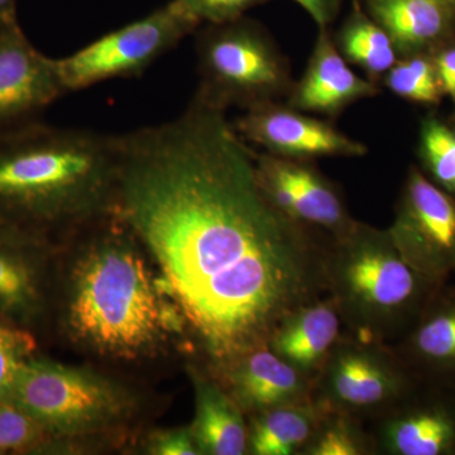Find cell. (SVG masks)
I'll return each mask as SVG.
<instances>
[{
	"label": "cell",
	"instance_id": "31",
	"mask_svg": "<svg viewBox=\"0 0 455 455\" xmlns=\"http://www.w3.org/2000/svg\"><path fill=\"white\" fill-rule=\"evenodd\" d=\"M311 17L319 28H328L339 14L341 0H293Z\"/></svg>",
	"mask_w": 455,
	"mask_h": 455
},
{
	"label": "cell",
	"instance_id": "34",
	"mask_svg": "<svg viewBox=\"0 0 455 455\" xmlns=\"http://www.w3.org/2000/svg\"><path fill=\"white\" fill-rule=\"evenodd\" d=\"M0 454H4V453H3V451H2V449H0Z\"/></svg>",
	"mask_w": 455,
	"mask_h": 455
},
{
	"label": "cell",
	"instance_id": "14",
	"mask_svg": "<svg viewBox=\"0 0 455 455\" xmlns=\"http://www.w3.org/2000/svg\"><path fill=\"white\" fill-rule=\"evenodd\" d=\"M220 381L245 415L313 400L315 379L287 363L267 344L236 359Z\"/></svg>",
	"mask_w": 455,
	"mask_h": 455
},
{
	"label": "cell",
	"instance_id": "30",
	"mask_svg": "<svg viewBox=\"0 0 455 455\" xmlns=\"http://www.w3.org/2000/svg\"><path fill=\"white\" fill-rule=\"evenodd\" d=\"M433 60L443 94L455 100V46L442 47Z\"/></svg>",
	"mask_w": 455,
	"mask_h": 455
},
{
	"label": "cell",
	"instance_id": "1",
	"mask_svg": "<svg viewBox=\"0 0 455 455\" xmlns=\"http://www.w3.org/2000/svg\"><path fill=\"white\" fill-rule=\"evenodd\" d=\"M119 145L116 214L160 268L215 379L328 295L331 238L269 202L227 110L196 95L178 118Z\"/></svg>",
	"mask_w": 455,
	"mask_h": 455
},
{
	"label": "cell",
	"instance_id": "11",
	"mask_svg": "<svg viewBox=\"0 0 455 455\" xmlns=\"http://www.w3.org/2000/svg\"><path fill=\"white\" fill-rule=\"evenodd\" d=\"M254 164L263 193L290 220L329 238L346 235L357 223L340 191L311 161L254 152Z\"/></svg>",
	"mask_w": 455,
	"mask_h": 455
},
{
	"label": "cell",
	"instance_id": "32",
	"mask_svg": "<svg viewBox=\"0 0 455 455\" xmlns=\"http://www.w3.org/2000/svg\"><path fill=\"white\" fill-rule=\"evenodd\" d=\"M17 20V0H0V25Z\"/></svg>",
	"mask_w": 455,
	"mask_h": 455
},
{
	"label": "cell",
	"instance_id": "16",
	"mask_svg": "<svg viewBox=\"0 0 455 455\" xmlns=\"http://www.w3.org/2000/svg\"><path fill=\"white\" fill-rule=\"evenodd\" d=\"M419 381L455 386V287H440L420 319L390 344Z\"/></svg>",
	"mask_w": 455,
	"mask_h": 455
},
{
	"label": "cell",
	"instance_id": "24",
	"mask_svg": "<svg viewBox=\"0 0 455 455\" xmlns=\"http://www.w3.org/2000/svg\"><path fill=\"white\" fill-rule=\"evenodd\" d=\"M382 79L394 94L414 103L438 106L444 95L429 53L400 57Z\"/></svg>",
	"mask_w": 455,
	"mask_h": 455
},
{
	"label": "cell",
	"instance_id": "3",
	"mask_svg": "<svg viewBox=\"0 0 455 455\" xmlns=\"http://www.w3.org/2000/svg\"><path fill=\"white\" fill-rule=\"evenodd\" d=\"M68 287L71 335L101 355H151L187 329L163 280L147 266L140 242L116 214L85 228Z\"/></svg>",
	"mask_w": 455,
	"mask_h": 455
},
{
	"label": "cell",
	"instance_id": "2",
	"mask_svg": "<svg viewBox=\"0 0 455 455\" xmlns=\"http://www.w3.org/2000/svg\"><path fill=\"white\" fill-rule=\"evenodd\" d=\"M119 136L38 122L0 136V220L44 235L116 214Z\"/></svg>",
	"mask_w": 455,
	"mask_h": 455
},
{
	"label": "cell",
	"instance_id": "20",
	"mask_svg": "<svg viewBox=\"0 0 455 455\" xmlns=\"http://www.w3.org/2000/svg\"><path fill=\"white\" fill-rule=\"evenodd\" d=\"M41 235L0 220V314L26 320L40 311L42 283L32 247Z\"/></svg>",
	"mask_w": 455,
	"mask_h": 455
},
{
	"label": "cell",
	"instance_id": "4",
	"mask_svg": "<svg viewBox=\"0 0 455 455\" xmlns=\"http://www.w3.org/2000/svg\"><path fill=\"white\" fill-rule=\"evenodd\" d=\"M325 275L344 331L383 344L401 339L447 283L411 267L388 229L358 220L346 235L329 241Z\"/></svg>",
	"mask_w": 455,
	"mask_h": 455
},
{
	"label": "cell",
	"instance_id": "26",
	"mask_svg": "<svg viewBox=\"0 0 455 455\" xmlns=\"http://www.w3.org/2000/svg\"><path fill=\"white\" fill-rule=\"evenodd\" d=\"M53 438L31 414L14 401L0 400V449L7 451H35Z\"/></svg>",
	"mask_w": 455,
	"mask_h": 455
},
{
	"label": "cell",
	"instance_id": "17",
	"mask_svg": "<svg viewBox=\"0 0 455 455\" xmlns=\"http://www.w3.org/2000/svg\"><path fill=\"white\" fill-rule=\"evenodd\" d=\"M343 334L337 302L325 295L284 317L267 346L287 363L315 379Z\"/></svg>",
	"mask_w": 455,
	"mask_h": 455
},
{
	"label": "cell",
	"instance_id": "7",
	"mask_svg": "<svg viewBox=\"0 0 455 455\" xmlns=\"http://www.w3.org/2000/svg\"><path fill=\"white\" fill-rule=\"evenodd\" d=\"M200 28L175 0L57 60L66 94L114 79H133Z\"/></svg>",
	"mask_w": 455,
	"mask_h": 455
},
{
	"label": "cell",
	"instance_id": "9",
	"mask_svg": "<svg viewBox=\"0 0 455 455\" xmlns=\"http://www.w3.org/2000/svg\"><path fill=\"white\" fill-rule=\"evenodd\" d=\"M398 252L425 276L447 283L455 272V196L411 167L387 228Z\"/></svg>",
	"mask_w": 455,
	"mask_h": 455
},
{
	"label": "cell",
	"instance_id": "21",
	"mask_svg": "<svg viewBox=\"0 0 455 455\" xmlns=\"http://www.w3.org/2000/svg\"><path fill=\"white\" fill-rule=\"evenodd\" d=\"M323 414L324 409L311 400L248 415L247 454H300Z\"/></svg>",
	"mask_w": 455,
	"mask_h": 455
},
{
	"label": "cell",
	"instance_id": "22",
	"mask_svg": "<svg viewBox=\"0 0 455 455\" xmlns=\"http://www.w3.org/2000/svg\"><path fill=\"white\" fill-rule=\"evenodd\" d=\"M334 41L344 59L361 68L374 83L385 76L400 59L390 36L362 8L358 0H353L352 11Z\"/></svg>",
	"mask_w": 455,
	"mask_h": 455
},
{
	"label": "cell",
	"instance_id": "8",
	"mask_svg": "<svg viewBox=\"0 0 455 455\" xmlns=\"http://www.w3.org/2000/svg\"><path fill=\"white\" fill-rule=\"evenodd\" d=\"M414 383L390 344L359 339L344 331L315 377L313 401L326 411L372 423Z\"/></svg>",
	"mask_w": 455,
	"mask_h": 455
},
{
	"label": "cell",
	"instance_id": "6",
	"mask_svg": "<svg viewBox=\"0 0 455 455\" xmlns=\"http://www.w3.org/2000/svg\"><path fill=\"white\" fill-rule=\"evenodd\" d=\"M9 400L56 439L92 436L130 420L136 398L121 383L85 368L32 358Z\"/></svg>",
	"mask_w": 455,
	"mask_h": 455
},
{
	"label": "cell",
	"instance_id": "18",
	"mask_svg": "<svg viewBox=\"0 0 455 455\" xmlns=\"http://www.w3.org/2000/svg\"><path fill=\"white\" fill-rule=\"evenodd\" d=\"M188 370L196 398L190 429L200 454H247L248 424L243 410L208 371L194 364Z\"/></svg>",
	"mask_w": 455,
	"mask_h": 455
},
{
	"label": "cell",
	"instance_id": "27",
	"mask_svg": "<svg viewBox=\"0 0 455 455\" xmlns=\"http://www.w3.org/2000/svg\"><path fill=\"white\" fill-rule=\"evenodd\" d=\"M35 348V339L28 331L0 320V400L11 398Z\"/></svg>",
	"mask_w": 455,
	"mask_h": 455
},
{
	"label": "cell",
	"instance_id": "5",
	"mask_svg": "<svg viewBox=\"0 0 455 455\" xmlns=\"http://www.w3.org/2000/svg\"><path fill=\"white\" fill-rule=\"evenodd\" d=\"M196 97L228 110L289 97L290 66L265 27L248 17L197 28Z\"/></svg>",
	"mask_w": 455,
	"mask_h": 455
},
{
	"label": "cell",
	"instance_id": "23",
	"mask_svg": "<svg viewBox=\"0 0 455 455\" xmlns=\"http://www.w3.org/2000/svg\"><path fill=\"white\" fill-rule=\"evenodd\" d=\"M299 455H374L364 421L344 412L326 411Z\"/></svg>",
	"mask_w": 455,
	"mask_h": 455
},
{
	"label": "cell",
	"instance_id": "28",
	"mask_svg": "<svg viewBox=\"0 0 455 455\" xmlns=\"http://www.w3.org/2000/svg\"><path fill=\"white\" fill-rule=\"evenodd\" d=\"M188 17L204 25H220L244 17L251 9L269 0H175Z\"/></svg>",
	"mask_w": 455,
	"mask_h": 455
},
{
	"label": "cell",
	"instance_id": "29",
	"mask_svg": "<svg viewBox=\"0 0 455 455\" xmlns=\"http://www.w3.org/2000/svg\"><path fill=\"white\" fill-rule=\"evenodd\" d=\"M147 451L154 455H200L190 427L156 431L147 440Z\"/></svg>",
	"mask_w": 455,
	"mask_h": 455
},
{
	"label": "cell",
	"instance_id": "13",
	"mask_svg": "<svg viewBox=\"0 0 455 455\" xmlns=\"http://www.w3.org/2000/svg\"><path fill=\"white\" fill-rule=\"evenodd\" d=\"M235 131L247 143L262 147L266 154L292 160L320 157H363L364 143L350 139L322 119L314 118L278 101L244 110Z\"/></svg>",
	"mask_w": 455,
	"mask_h": 455
},
{
	"label": "cell",
	"instance_id": "10",
	"mask_svg": "<svg viewBox=\"0 0 455 455\" xmlns=\"http://www.w3.org/2000/svg\"><path fill=\"white\" fill-rule=\"evenodd\" d=\"M371 424L374 455H455V386L415 379Z\"/></svg>",
	"mask_w": 455,
	"mask_h": 455
},
{
	"label": "cell",
	"instance_id": "15",
	"mask_svg": "<svg viewBox=\"0 0 455 455\" xmlns=\"http://www.w3.org/2000/svg\"><path fill=\"white\" fill-rule=\"evenodd\" d=\"M379 90L350 68L328 28H319L307 70L293 83L286 106L304 113L334 116L350 104L376 97Z\"/></svg>",
	"mask_w": 455,
	"mask_h": 455
},
{
	"label": "cell",
	"instance_id": "19",
	"mask_svg": "<svg viewBox=\"0 0 455 455\" xmlns=\"http://www.w3.org/2000/svg\"><path fill=\"white\" fill-rule=\"evenodd\" d=\"M366 11L400 57L430 53L453 33L455 11L442 0H366Z\"/></svg>",
	"mask_w": 455,
	"mask_h": 455
},
{
	"label": "cell",
	"instance_id": "25",
	"mask_svg": "<svg viewBox=\"0 0 455 455\" xmlns=\"http://www.w3.org/2000/svg\"><path fill=\"white\" fill-rule=\"evenodd\" d=\"M420 154L431 181L453 194L455 188V132L435 118L421 127Z\"/></svg>",
	"mask_w": 455,
	"mask_h": 455
},
{
	"label": "cell",
	"instance_id": "33",
	"mask_svg": "<svg viewBox=\"0 0 455 455\" xmlns=\"http://www.w3.org/2000/svg\"><path fill=\"white\" fill-rule=\"evenodd\" d=\"M445 4L449 5L453 11H455V0H442Z\"/></svg>",
	"mask_w": 455,
	"mask_h": 455
},
{
	"label": "cell",
	"instance_id": "12",
	"mask_svg": "<svg viewBox=\"0 0 455 455\" xmlns=\"http://www.w3.org/2000/svg\"><path fill=\"white\" fill-rule=\"evenodd\" d=\"M65 94L57 60L33 46L20 20L0 25V136L41 122Z\"/></svg>",
	"mask_w": 455,
	"mask_h": 455
},
{
	"label": "cell",
	"instance_id": "35",
	"mask_svg": "<svg viewBox=\"0 0 455 455\" xmlns=\"http://www.w3.org/2000/svg\"><path fill=\"white\" fill-rule=\"evenodd\" d=\"M453 196H455V188H454V193H453Z\"/></svg>",
	"mask_w": 455,
	"mask_h": 455
}]
</instances>
